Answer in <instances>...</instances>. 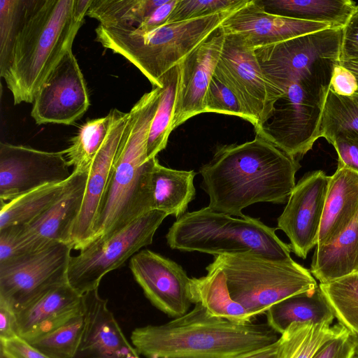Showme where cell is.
<instances>
[{
	"label": "cell",
	"mask_w": 358,
	"mask_h": 358,
	"mask_svg": "<svg viewBox=\"0 0 358 358\" xmlns=\"http://www.w3.org/2000/svg\"><path fill=\"white\" fill-rule=\"evenodd\" d=\"M280 343L279 338L267 346L242 354L234 358H279Z\"/></svg>",
	"instance_id": "f6af8a7d"
},
{
	"label": "cell",
	"mask_w": 358,
	"mask_h": 358,
	"mask_svg": "<svg viewBox=\"0 0 358 358\" xmlns=\"http://www.w3.org/2000/svg\"><path fill=\"white\" fill-rule=\"evenodd\" d=\"M326 140L338 154V164L358 173V134L352 131H341Z\"/></svg>",
	"instance_id": "f35d334b"
},
{
	"label": "cell",
	"mask_w": 358,
	"mask_h": 358,
	"mask_svg": "<svg viewBox=\"0 0 358 358\" xmlns=\"http://www.w3.org/2000/svg\"><path fill=\"white\" fill-rule=\"evenodd\" d=\"M167 0H92L86 15L106 27H137Z\"/></svg>",
	"instance_id": "4dcf8cb0"
},
{
	"label": "cell",
	"mask_w": 358,
	"mask_h": 358,
	"mask_svg": "<svg viewBox=\"0 0 358 358\" xmlns=\"http://www.w3.org/2000/svg\"><path fill=\"white\" fill-rule=\"evenodd\" d=\"M356 355H358V346H357V350H356Z\"/></svg>",
	"instance_id": "c3c4849f"
},
{
	"label": "cell",
	"mask_w": 358,
	"mask_h": 358,
	"mask_svg": "<svg viewBox=\"0 0 358 358\" xmlns=\"http://www.w3.org/2000/svg\"><path fill=\"white\" fill-rule=\"evenodd\" d=\"M238 8L166 24L148 31L131 25L99 24L95 29L96 41L133 64L153 87H162L161 78L179 64Z\"/></svg>",
	"instance_id": "5b68a950"
},
{
	"label": "cell",
	"mask_w": 358,
	"mask_h": 358,
	"mask_svg": "<svg viewBox=\"0 0 358 358\" xmlns=\"http://www.w3.org/2000/svg\"><path fill=\"white\" fill-rule=\"evenodd\" d=\"M62 151L0 144V201H8L41 186L65 182L71 175Z\"/></svg>",
	"instance_id": "4fadbf2b"
},
{
	"label": "cell",
	"mask_w": 358,
	"mask_h": 358,
	"mask_svg": "<svg viewBox=\"0 0 358 358\" xmlns=\"http://www.w3.org/2000/svg\"><path fill=\"white\" fill-rule=\"evenodd\" d=\"M330 179L322 170L305 174L277 220V228L289 238L292 251L302 259L317 244Z\"/></svg>",
	"instance_id": "5bb4252c"
},
{
	"label": "cell",
	"mask_w": 358,
	"mask_h": 358,
	"mask_svg": "<svg viewBox=\"0 0 358 358\" xmlns=\"http://www.w3.org/2000/svg\"><path fill=\"white\" fill-rule=\"evenodd\" d=\"M180 68L178 64L160 79L162 92L159 104L151 123L147 144L148 159L155 158L163 150L173 129V120L180 80Z\"/></svg>",
	"instance_id": "f1b7e54d"
},
{
	"label": "cell",
	"mask_w": 358,
	"mask_h": 358,
	"mask_svg": "<svg viewBox=\"0 0 358 358\" xmlns=\"http://www.w3.org/2000/svg\"><path fill=\"white\" fill-rule=\"evenodd\" d=\"M205 113L235 115L249 122L235 94L215 75L208 87Z\"/></svg>",
	"instance_id": "8d00e7d4"
},
{
	"label": "cell",
	"mask_w": 358,
	"mask_h": 358,
	"mask_svg": "<svg viewBox=\"0 0 358 358\" xmlns=\"http://www.w3.org/2000/svg\"><path fill=\"white\" fill-rule=\"evenodd\" d=\"M206 269V275L191 278L189 289L192 303H200L214 317L238 323L252 322V318L245 309L232 299L224 272L213 262Z\"/></svg>",
	"instance_id": "603a6c76"
},
{
	"label": "cell",
	"mask_w": 358,
	"mask_h": 358,
	"mask_svg": "<svg viewBox=\"0 0 358 358\" xmlns=\"http://www.w3.org/2000/svg\"><path fill=\"white\" fill-rule=\"evenodd\" d=\"M167 216L163 211L151 210L108 238L88 245L78 255L71 256L68 284L80 295L98 289L108 273L152 244L157 229Z\"/></svg>",
	"instance_id": "9c48e42d"
},
{
	"label": "cell",
	"mask_w": 358,
	"mask_h": 358,
	"mask_svg": "<svg viewBox=\"0 0 358 358\" xmlns=\"http://www.w3.org/2000/svg\"><path fill=\"white\" fill-rule=\"evenodd\" d=\"M84 21L76 14L75 0H27L10 62L1 75L15 105L33 103L50 71L72 49Z\"/></svg>",
	"instance_id": "277c9868"
},
{
	"label": "cell",
	"mask_w": 358,
	"mask_h": 358,
	"mask_svg": "<svg viewBox=\"0 0 358 358\" xmlns=\"http://www.w3.org/2000/svg\"><path fill=\"white\" fill-rule=\"evenodd\" d=\"M193 171L176 170L161 165L157 159L152 171V186L154 210L177 219L186 213L194 199L196 189Z\"/></svg>",
	"instance_id": "d4e9b609"
},
{
	"label": "cell",
	"mask_w": 358,
	"mask_h": 358,
	"mask_svg": "<svg viewBox=\"0 0 358 358\" xmlns=\"http://www.w3.org/2000/svg\"><path fill=\"white\" fill-rule=\"evenodd\" d=\"M248 0H178L166 24L203 17L240 7Z\"/></svg>",
	"instance_id": "d590c367"
},
{
	"label": "cell",
	"mask_w": 358,
	"mask_h": 358,
	"mask_svg": "<svg viewBox=\"0 0 358 358\" xmlns=\"http://www.w3.org/2000/svg\"><path fill=\"white\" fill-rule=\"evenodd\" d=\"M26 5L27 0L0 1V75L10 62Z\"/></svg>",
	"instance_id": "e575fe53"
},
{
	"label": "cell",
	"mask_w": 358,
	"mask_h": 358,
	"mask_svg": "<svg viewBox=\"0 0 358 358\" xmlns=\"http://www.w3.org/2000/svg\"><path fill=\"white\" fill-rule=\"evenodd\" d=\"M344 327L339 323L293 322L279 337V358H313L328 341L338 335Z\"/></svg>",
	"instance_id": "83f0119b"
},
{
	"label": "cell",
	"mask_w": 358,
	"mask_h": 358,
	"mask_svg": "<svg viewBox=\"0 0 358 358\" xmlns=\"http://www.w3.org/2000/svg\"><path fill=\"white\" fill-rule=\"evenodd\" d=\"M352 358H358V355L355 354Z\"/></svg>",
	"instance_id": "7dc6e473"
},
{
	"label": "cell",
	"mask_w": 358,
	"mask_h": 358,
	"mask_svg": "<svg viewBox=\"0 0 358 358\" xmlns=\"http://www.w3.org/2000/svg\"><path fill=\"white\" fill-rule=\"evenodd\" d=\"M341 62H358V12L351 17L343 28Z\"/></svg>",
	"instance_id": "ab89813d"
},
{
	"label": "cell",
	"mask_w": 358,
	"mask_h": 358,
	"mask_svg": "<svg viewBox=\"0 0 358 358\" xmlns=\"http://www.w3.org/2000/svg\"><path fill=\"white\" fill-rule=\"evenodd\" d=\"M161 92V87H153L128 112L91 243L154 210L152 175L157 157L148 159L147 144Z\"/></svg>",
	"instance_id": "3957f363"
},
{
	"label": "cell",
	"mask_w": 358,
	"mask_h": 358,
	"mask_svg": "<svg viewBox=\"0 0 358 358\" xmlns=\"http://www.w3.org/2000/svg\"><path fill=\"white\" fill-rule=\"evenodd\" d=\"M319 286L338 323L358 336V273Z\"/></svg>",
	"instance_id": "1f68e13d"
},
{
	"label": "cell",
	"mask_w": 358,
	"mask_h": 358,
	"mask_svg": "<svg viewBox=\"0 0 358 358\" xmlns=\"http://www.w3.org/2000/svg\"><path fill=\"white\" fill-rule=\"evenodd\" d=\"M72 250L69 243H55L0 266V302L16 312L52 288L67 282Z\"/></svg>",
	"instance_id": "8fae6325"
},
{
	"label": "cell",
	"mask_w": 358,
	"mask_h": 358,
	"mask_svg": "<svg viewBox=\"0 0 358 358\" xmlns=\"http://www.w3.org/2000/svg\"><path fill=\"white\" fill-rule=\"evenodd\" d=\"M213 262L224 273L232 299L253 318L275 303L318 285L305 267L252 252L222 254Z\"/></svg>",
	"instance_id": "52a82bcc"
},
{
	"label": "cell",
	"mask_w": 358,
	"mask_h": 358,
	"mask_svg": "<svg viewBox=\"0 0 358 358\" xmlns=\"http://www.w3.org/2000/svg\"><path fill=\"white\" fill-rule=\"evenodd\" d=\"M214 75L235 94L255 130L270 118L283 95L263 73L255 50L236 34H226Z\"/></svg>",
	"instance_id": "30bf717a"
},
{
	"label": "cell",
	"mask_w": 358,
	"mask_h": 358,
	"mask_svg": "<svg viewBox=\"0 0 358 358\" xmlns=\"http://www.w3.org/2000/svg\"><path fill=\"white\" fill-rule=\"evenodd\" d=\"M265 314L266 324L280 335L293 322L331 324L335 318L319 285L275 303Z\"/></svg>",
	"instance_id": "cb8c5ba5"
},
{
	"label": "cell",
	"mask_w": 358,
	"mask_h": 358,
	"mask_svg": "<svg viewBox=\"0 0 358 358\" xmlns=\"http://www.w3.org/2000/svg\"><path fill=\"white\" fill-rule=\"evenodd\" d=\"M15 313L18 335L29 341L58 329L81 315V295L68 282H64Z\"/></svg>",
	"instance_id": "ffe728a7"
},
{
	"label": "cell",
	"mask_w": 358,
	"mask_h": 358,
	"mask_svg": "<svg viewBox=\"0 0 358 358\" xmlns=\"http://www.w3.org/2000/svg\"><path fill=\"white\" fill-rule=\"evenodd\" d=\"M112 122V113L84 123L71 139V144L62 150L73 171L87 172L103 143Z\"/></svg>",
	"instance_id": "f546056e"
},
{
	"label": "cell",
	"mask_w": 358,
	"mask_h": 358,
	"mask_svg": "<svg viewBox=\"0 0 358 358\" xmlns=\"http://www.w3.org/2000/svg\"><path fill=\"white\" fill-rule=\"evenodd\" d=\"M110 112L111 124L88 171L83 204L71 231L70 245L74 250H81L94 241L96 223L127 123L128 113L115 108Z\"/></svg>",
	"instance_id": "2e32d148"
},
{
	"label": "cell",
	"mask_w": 358,
	"mask_h": 358,
	"mask_svg": "<svg viewBox=\"0 0 358 358\" xmlns=\"http://www.w3.org/2000/svg\"><path fill=\"white\" fill-rule=\"evenodd\" d=\"M83 324L81 314L58 329L27 342L48 358H76L80 344Z\"/></svg>",
	"instance_id": "836d02e7"
},
{
	"label": "cell",
	"mask_w": 358,
	"mask_h": 358,
	"mask_svg": "<svg viewBox=\"0 0 358 358\" xmlns=\"http://www.w3.org/2000/svg\"><path fill=\"white\" fill-rule=\"evenodd\" d=\"M330 88L338 95L350 96L358 90V84L354 74L341 64L333 71Z\"/></svg>",
	"instance_id": "b9f144b4"
},
{
	"label": "cell",
	"mask_w": 358,
	"mask_h": 358,
	"mask_svg": "<svg viewBox=\"0 0 358 358\" xmlns=\"http://www.w3.org/2000/svg\"><path fill=\"white\" fill-rule=\"evenodd\" d=\"M88 171H73L57 200L30 223L0 230V266L55 243L70 244L83 201Z\"/></svg>",
	"instance_id": "ba28073f"
},
{
	"label": "cell",
	"mask_w": 358,
	"mask_h": 358,
	"mask_svg": "<svg viewBox=\"0 0 358 358\" xmlns=\"http://www.w3.org/2000/svg\"><path fill=\"white\" fill-rule=\"evenodd\" d=\"M357 213L358 173L338 164L329 183L317 245L337 237Z\"/></svg>",
	"instance_id": "44dd1931"
},
{
	"label": "cell",
	"mask_w": 358,
	"mask_h": 358,
	"mask_svg": "<svg viewBox=\"0 0 358 358\" xmlns=\"http://www.w3.org/2000/svg\"><path fill=\"white\" fill-rule=\"evenodd\" d=\"M221 26L226 34L238 35L254 50L332 27L326 23L271 13L265 9L262 0H248Z\"/></svg>",
	"instance_id": "e0dca14e"
},
{
	"label": "cell",
	"mask_w": 358,
	"mask_h": 358,
	"mask_svg": "<svg viewBox=\"0 0 358 358\" xmlns=\"http://www.w3.org/2000/svg\"><path fill=\"white\" fill-rule=\"evenodd\" d=\"M225 36L223 28L219 27L179 64L180 75L173 129L205 113L208 87L220 60Z\"/></svg>",
	"instance_id": "ac0fdd59"
},
{
	"label": "cell",
	"mask_w": 358,
	"mask_h": 358,
	"mask_svg": "<svg viewBox=\"0 0 358 358\" xmlns=\"http://www.w3.org/2000/svg\"><path fill=\"white\" fill-rule=\"evenodd\" d=\"M1 358H5L3 355H1Z\"/></svg>",
	"instance_id": "681fc988"
},
{
	"label": "cell",
	"mask_w": 358,
	"mask_h": 358,
	"mask_svg": "<svg viewBox=\"0 0 358 358\" xmlns=\"http://www.w3.org/2000/svg\"><path fill=\"white\" fill-rule=\"evenodd\" d=\"M129 268L155 308L173 318L189 311L192 303L191 278L180 265L153 251L142 250L131 258Z\"/></svg>",
	"instance_id": "9a60e30c"
},
{
	"label": "cell",
	"mask_w": 358,
	"mask_h": 358,
	"mask_svg": "<svg viewBox=\"0 0 358 358\" xmlns=\"http://www.w3.org/2000/svg\"><path fill=\"white\" fill-rule=\"evenodd\" d=\"M299 168V161L256 135L251 141L217 148L199 173L208 207L243 218L242 210L256 203H287Z\"/></svg>",
	"instance_id": "6da1fadb"
},
{
	"label": "cell",
	"mask_w": 358,
	"mask_h": 358,
	"mask_svg": "<svg viewBox=\"0 0 358 358\" xmlns=\"http://www.w3.org/2000/svg\"><path fill=\"white\" fill-rule=\"evenodd\" d=\"M257 218L234 217L208 206L187 212L169 229L168 245L173 250L215 256L252 252L271 259L292 261L289 245Z\"/></svg>",
	"instance_id": "8992f818"
},
{
	"label": "cell",
	"mask_w": 358,
	"mask_h": 358,
	"mask_svg": "<svg viewBox=\"0 0 358 358\" xmlns=\"http://www.w3.org/2000/svg\"><path fill=\"white\" fill-rule=\"evenodd\" d=\"M178 1L167 0L164 4L156 8L136 27L142 31H148L166 24Z\"/></svg>",
	"instance_id": "7bdbcfd3"
},
{
	"label": "cell",
	"mask_w": 358,
	"mask_h": 358,
	"mask_svg": "<svg viewBox=\"0 0 358 358\" xmlns=\"http://www.w3.org/2000/svg\"><path fill=\"white\" fill-rule=\"evenodd\" d=\"M357 12H358V6H357Z\"/></svg>",
	"instance_id": "f907efd6"
},
{
	"label": "cell",
	"mask_w": 358,
	"mask_h": 358,
	"mask_svg": "<svg viewBox=\"0 0 358 358\" xmlns=\"http://www.w3.org/2000/svg\"><path fill=\"white\" fill-rule=\"evenodd\" d=\"M0 341L1 355L5 358H48L19 336Z\"/></svg>",
	"instance_id": "60d3db41"
},
{
	"label": "cell",
	"mask_w": 358,
	"mask_h": 358,
	"mask_svg": "<svg viewBox=\"0 0 358 358\" xmlns=\"http://www.w3.org/2000/svg\"><path fill=\"white\" fill-rule=\"evenodd\" d=\"M81 299L83 324L76 358H140L99 289L82 294Z\"/></svg>",
	"instance_id": "d6986e66"
},
{
	"label": "cell",
	"mask_w": 358,
	"mask_h": 358,
	"mask_svg": "<svg viewBox=\"0 0 358 358\" xmlns=\"http://www.w3.org/2000/svg\"><path fill=\"white\" fill-rule=\"evenodd\" d=\"M86 83L72 49L50 71L37 92L31 112L38 124H72L90 106Z\"/></svg>",
	"instance_id": "7c38bea8"
},
{
	"label": "cell",
	"mask_w": 358,
	"mask_h": 358,
	"mask_svg": "<svg viewBox=\"0 0 358 358\" xmlns=\"http://www.w3.org/2000/svg\"><path fill=\"white\" fill-rule=\"evenodd\" d=\"M320 131L325 139L341 131L358 134V90L352 96H343L329 88Z\"/></svg>",
	"instance_id": "d6a6232c"
},
{
	"label": "cell",
	"mask_w": 358,
	"mask_h": 358,
	"mask_svg": "<svg viewBox=\"0 0 358 358\" xmlns=\"http://www.w3.org/2000/svg\"><path fill=\"white\" fill-rule=\"evenodd\" d=\"M66 181L45 185L8 201H0V230L25 225L36 219L57 200Z\"/></svg>",
	"instance_id": "4316f807"
},
{
	"label": "cell",
	"mask_w": 358,
	"mask_h": 358,
	"mask_svg": "<svg viewBox=\"0 0 358 358\" xmlns=\"http://www.w3.org/2000/svg\"><path fill=\"white\" fill-rule=\"evenodd\" d=\"M358 346V336L343 328L342 331L326 342L313 358H352Z\"/></svg>",
	"instance_id": "74e56055"
},
{
	"label": "cell",
	"mask_w": 358,
	"mask_h": 358,
	"mask_svg": "<svg viewBox=\"0 0 358 358\" xmlns=\"http://www.w3.org/2000/svg\"><path fill=\"white\" fill-rule=\"evenodd\" d=\"M279 337L267 324L214 317L195 303L168 322L135 328L130 340L138 354L146 358H234Z\"/></svg>",
	"instance_id": "7a4b0ae2"
},
{
	"label": "cell",
	"mask_w": 358,
	"mask_h": 358,
	"mask_svg": "<svg viewBox=\"0 0 358 358\" xmlns=\"http://www.w3.org/2000/svg\"><path fill=\"white\" fill-rule=\"evenodd\" d=\"M266 10L294 19L343 28L357 6L351 0H262Z\"/></svg>",
	"instance_id": "484cf974"
},
{
	"label": "cell",
	"mask_w": 358,
	"mask_h": 358,
	"mask_svg": "<svg viewBox=\"0 0 358 358\" xmlns=\"http://www.w3.org/2000/svg\"><path fill=\"white\" fill-rule=\"evenodd\" d=\"M18 335L15 313L3 302H0V341Z\"/></svg>",
	"instance_id": "ee69618b"
},
{
	"label": "cell",
	"mask_w": 358,
	"mask_h": 358,
	"mask_svg": "<svg viewBox=\"0 0 358 358\" xmlns=\"http://www.w3.org/2000/svg\"><path fill=\"white\" fill-rule=\"evenodd\" d=\"M310 271L320 284L358 273V213L334 240L317 245Z\"/></svg>",
	"instance_id": "7402d4cb"
},
{
	"label": "cell",
	"mask_w": 358,
	"mask_h": 358,
	"mask_svg": "<svg viewBox=\"0 0 358 358\" xmlns=\"http://www.w3.org/2000/svg\"><path fill=\"white\" fill-rule=\"evenodd\" d=\"M341 65L350 70L355 76L358 84V62H340Z\"/></svg>",
	"instance_id": "bcb514c9"
}]
</instances>
